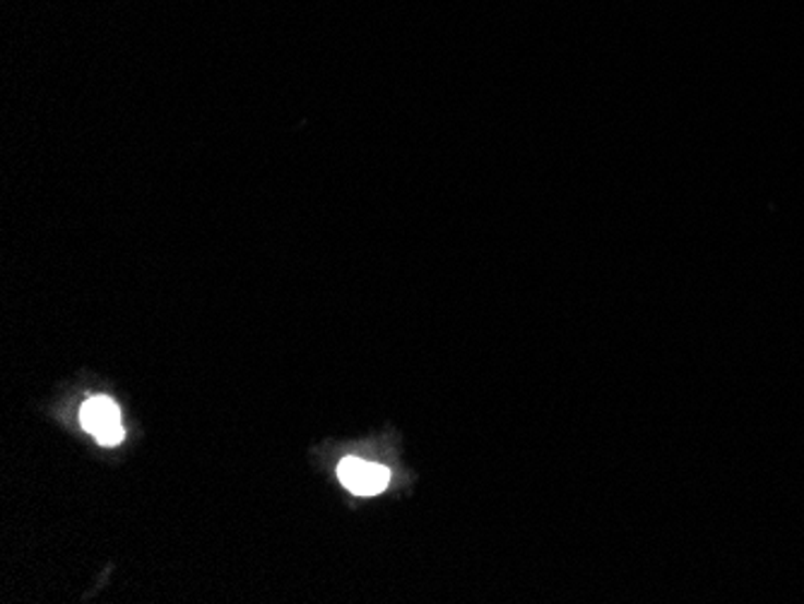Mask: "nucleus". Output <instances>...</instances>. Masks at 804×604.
Returning <instances> with one entry per match:
<instances>
[{"label":"nucleus","mask_w":804,"mask_h":604,"mask_svg":"<svg viewBox=\"0 0 804 604\" xmlns=\"http://www.w3.org/2000/svg\"><path fill=\"white\" fill-rule=\"evenodd\" d=\"M337 474H340V480L347 490L357 496L381 494L383 490H386L388 480H391V472L383 468V464L367 462L359 458H345L340 462V470H337Z\"/></svg>","instance_id":"2"},{"label":"nucleus","mask_w":804,"mask_h":604,"mask_svg":"<svg viewBox=\"0 0 804 604\" xmlns=\"http://www.w3.org/2000/svg\"><path fill=\"white\" fill-rule=\"evenodd\" d=\"M80 424L85 426V432L95 436L101 446H119L125 428L121 422V410L107 395H97L89 398L83 410H80Z\"/></svg>","instance_id":"1"}]
</instances>
